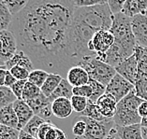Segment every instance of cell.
Returning <instances> with one entry per match:
<instances>
[{
	"instance_id": "obj_6",
	"label": "cell",
	"mask_w": 147,
	"mask_h": 139,
	"mask_svg": "<svg viewBox=\"0 0 147 139\" xmlns=\"http://www.w3.org/2000/svg\"><path fill=\"white\" fill-rule=\"evenodd\" d=\"M114 43V37L110 30H99L94 35L88 47L98 59H101Z\"/></svg>"
},
{
	"instance_id": "obj_37",
	"label": "cell",
	"mask_w": 147,
	"mask_h": 139,
	"mask_svg": "<svg viewBox=\"0 0 147 139\" xmlns=\"http://www.w3.org/2000/svg\"><path fill=\"white\" fill-rule=\"evenodd\" d=\"M105 0H73V3L76 8H87L99 4H103Z\"/></svg>"
},
{
	"instance_id": "obj_13",
	"label": "cell",
	"mask_w": 147,
	"mask_h": 139,
	"mask_svg": "<svg viewBox=\"0 0 147 139\" xmlns=\"http://www.w3.org/2000/svg\"><path fill=\"white\" fill-rule=\"evenodd\" d=\"M13 108L17 115L18 122H19L18 129H19V131H22L24 126L28 123V122L35 116V114L27 103L22 100V99L21 100L17 99L13 103Z\"/></svg>"
},
{
	"instance_id": "obj_31",
	"label": "cell",
	"mask_w": 147,
	"mask_h": 139,
	"mask_svg": "<svg viewBox=\"0 0 147 139\" xmlns=\"http://www.w3.org/2000/svg\"><path fill=\"white\" fill-rule=\"evenodd\" d=\"M88 84L90 85L92 90H93V94H92V97L90 98V100L96 103L103 94H105L106 86H104V85H102L101 83H99L94 80H89Z\"/></svg>"
},
{
	"instance_id": "obj_12",
	"label": "cell",
	"mask_w": 147,
	"mask_h": 139,
	"mask_svg": "<svg viewBox=\"0 0 147 139\" xmlns=\"http://www.w3.org/2000/svg\"><path fill=\"white\" fill-rule=\"evenodd\" d=\"M131 27L137 45L147 48V17L140 14L131 18Z\"/></svg>"
},
{
	"instance_id": "obj_14",
	"label": "cell",
	"mask_w": 147,
	"mask_h": 139,
	"mask_svg": "<svg viewBox=\"0 0 147 139\" xmlns=\"http://www.w3.org/2000/svg\"><path fill=\"white\" fill-rule=\"evenodd\" d=\"M66 78L73 88L87 85L90 80V77H89L87 71L80 65L71 67L67 71Z\"/></svg>"
},
{
	"instance_id": "obj_8",
	"label": "cell",
	"mask_w": 147,
	"mask_h": 139,
	"mask_svg": "<svg viewBox=\"0 0 147 139\" xmlns=\"http://www.w3.org/2000/svg\"><path fill=\"white\" fill-rule=\"evenodd\" d=\"M18 51V43L10 30L0 32V60L6 65Z\"/></svg>"
},
{
	"instance_id": "obj_44",
	"label": "cell",
	"mask_w": 147,
	"mask_h": 139,
	"mask_svg": "<svg viewBox=\"0 0 147 139\" xmlns=\"http://www.w3.org/2000/svg\"><path fill=\"white\" fill-rule=\"evenodd\" d=\"M19 139H37L33 136H31L28 134H26V132H24L23 130L20 131V136H19Z\"/></svg>"
},
{
	"instance_id": "obj_40",
	"label": "cell",
	"mask_w": 147,
	"mask_h": 139,
	"mask_svg": "<svg viewBox=\"0 0 147 139\" xmlns=\"http://www.w3.org/2000/svg\"><path fill=\"white\" fill-rule=\"evenodd\" d=\"M16 81H17V80L12 76L11 73L9 72V70H8V72H7V76H6V80H5L4 86L5 87H8V88H10L14 83L16 82Z\"/></svg>"
},
{
	"instance_id": "obj_1",
	"label": "cell",
	"mask_w": 147,
	"mask_h": 139,
	"mask_svg": "<svg viewBox=\"0 0 147 139\" xmlns=\"http://www.w3.org/2000/svg\"><path fill=\"white\" fill-rule=\"evenodd\" d=\"M75 9L73 0H30L13 16L9 30L37 69L67 76L74 66L69 33Z\"/></svg>"
},
{
	"instance_id": "obj_48",
	"label": "cell",
	"mask_w": 147,
	"mask_h": 139,
	"mask_svg": "<svg viewBox=\"0 0 147 139\" xmlns=\"http://www.w3.org/2000/svg\"><path fill=\"white\" fill-rule=\"evenodd\" d=\"M0 66H6V65H5V63H3V62L1 61V60H0Z\"/></svg>"
},
{
	"instance_id": "obj_5",
	"label": "cell",
	"mask_w": 147,
	"mask_h": 139,
	"mask_svg": "<svg viewBox=\"0 0 147 139\" xmlns=\"http://www.w3.org/2000/svg\"><path fill=\"white\" fill-rule=\"evenodd\" d=\"M134 54L138 61L135 92L138 97L147 102V48L137 45Z\"/></svg>"
},
{
	"instance_id": "obj_32",
	"label": "cell",
	"mask_w": 147,
	"mask_h": 139,
	"mask_svg": "<svg viewBox=\"0 0 147 139\" xmlns=\"http://www.w3.org/2000/svg\"><path fill=\"white\" fill-rule=\"evenodd\" d=\"M70 102H71V106H72L73 111L78 114H81L86 108L88 104V99L84 97H81V96L73 95L70 99Z\"/></svg>"
},
{
	"instance_id": "obj_43",
	"label": "cell",
	"mask_w": 147,
	"mask_h": 139,
	"mask_svg": "<svg viewBox=\"0 0 147 139\" xmlns=\"http://www.w3.org/2000/svg\"><path fill=\"white\" fill-rule=\"evenodd\" d=\"M7 72H8V69L6 68V66H3L2 68H0V86H4Z\"/></svg>"
},
{
	"instance_id": "obj_26",
	"label": "cell",
	"mask_w": 147,
	"mask_h": 139,
	"mask_svg": "<svg viewBox=\"0 0 147 139\" xmlns=\"http://www.w3.org/2000/svg\"><path fill=\"white\" fill-rule=\"evenodd\" d=\"M49 74L50 73H48L47 71H45V70L36 68L30 72L27 81L32 83V84L36 85V86H38V88H41L42 85L44 84L45 80H47Z\"/></svg>"
},
{
	"instance_id": "obj_11",
	"label": "cell",
	"mask_w": 147,
	"mask_h": 139,
	"mask_svg": "<svg viewBox=\"0 0 147 139\" xmlns=\"http://www.w3.org/2000/svg\"><path fill=\"white\" fill-rule=\"evenodd\" d=\"M116 73L121 75L124 78L128 80L135 86L136 78L138 74V61L135 54L128 57L115 67Z\"/></svg>"
},
{
	"instance_id": "obj_45",
	"label": "cell",
	"mask_w": 147,
	"mask_h": 139,
	"mask_svg": "<svg viewBox=\"0 0 147 139\" xmlns=\"http://www.w3.org/2000/svg\"><path fill=\"white\" fill-rule=\"evenodd\" d=\"M55 139H67V134H66L63 130H61L60 128H59V130H58V134H57V136H56Z\"/></svg>"
},
{
	"instance_id": "obj_33",
	"label": "cell",
	"mask_w": 147,
	"mask_h": 139,
	"mask_svg": "<svg viewBox=\"0 0 147 139\" xmlns=\"http://www.w3.org/2000/svg\"><path fill=\"white\" fill-rule=\"evenodd\" d=\"M20 131L0 124V139H19Z\"/></svg>"
},
{
	"instance_id": "obj_3",
	"label": "cell",
	"mask_w": 147,
	"mask_h": 139,
	"mask_svg": "<svg viewBox=\"0 0 147 139\" xmlns=\"http://www.w3.org/2000/svg\"><path fill=\"white\" fill-rule=\"evenodd\" d=\"M143 102L138 97L135 89L132 90L125 98L118 102L113 122L117 126H128L133 124H141L142 118L140 117L138 109Z\"/></svg>"
},
{
	"instance_id": "obj_51",
	"label": "cell",
	"mask_w": 147,
	"mask_h": 139,
	"mask_svg": "<svg viewBox=\"0 0 147 139\" xmlns=\"http://www.w3.org/2000/svg\"><path fill=\"white\" fill-rule=\"evenodd\" d=\"M75 139H80V138H75Z\"/></svg>"
},
{
	"instance_id": "obj_41",
	"label": "cell",
	"mask_w": 147,
	"mask_h": 139,
	"mask_svg": "<svg viewBox=\"0 0 147 139\" xmlns=\"http://www.w3.org/2000/svg\"><path fill=\"white\" fill-rule=\"evenodd\" d=\"M138 112H139L140 117H141L142 119V118L147 117V102L146 101H143L141 104V106H139Z\"/></svg>"
},
{
	"instance_id": "obj_49",
	"label": "cell",
	"mask_w": 147,
	"mask_h": 139,
	"mask_svg": "<svg viewBox=\"0 0 147 139\" xmlns=\"http://www.w3.org/2000/svg\"><path fill=\"white\" fill-rule=\"evenodd\" d=\"M145 16L147 17V10H146V13H145Z\"/></svg>"
},
{
	"instance_id": "obj_16",
	"label": "cell",
	"mask_w": 147,
	"mask_h": 139,
	"mask_svg": "<svg viewBox=\"0 0 147 139\" xmlns=\"http://www.w3.org/2000/svg\"><path fill=\"white\" fill-rule=\"evenodd\" d=\"M52 112L53 115L58 119H67L73 112L70 99L58 98L52 103Z\"/></svg>"
},
{
	"instance_id": "obj_17",
	"label": "cell",
	"mask_w": 147,
	"mask_h": 139,
	"mask_svg": "<svg viewBox=\"0 0 147 139\" xmlns=\"http://www.w3.org/2000/svg\"><path fill=\"white\" fill-rule=\"evenodd\" d=\"M5 65L8 70H9L14 66L23 67V68H26V70H28L29 72L34 70V65L30 60V58L23 51H20V49H18L15 55L8 63H6Z\"/></svg>"
},
{
	"instance_id": "obj_10",
	"label": "cell",
	"mask_w": 147,
	"mask_h": 139,
	"mask_svg": "<svg viewBox=\"0 0 147 139\" xmlns=\"http://www.w3.org/2000/svg\"><path fill=\"white\" fill-rule=\"evenodd\" d=\"M26 103L33 110L35 115L39 116L45 120H49V119L53 115L52 102L42 92L38 97L34 98L33 100L27 101Z\"/></svg>"
},
{
	"instance_id": "obj_21",
	"label": "cell",
	"mask_w": 147,
	"mask_h": 139,
	"mask_svg": "<svg viewBox=\"0 0 147 139\" xmlns=\"http://www.w3.org/2000/svg\"><path fill=\"white\" fill-rule=\"evenodd\" d=\"M73 87L69 83V81L67 80L66 78H63V80L61 81L59 86L56 88V90L53 92V94L49 97V100L52 103L58 98H67L71 99L73 96Z\"/></svg>"
},
{
	"instance_id": "obj_39",
	"label": "cell",
	"mask_w": 147,
	"mask_h": 139,
	"mask_svg": "<svg viewBox=\"0 0 147 139\" xmlns=\"http://www.w3.org/2000/svg\"><path fill=\"white\" fill-rule=\"evenodd\" d=\"M55 125L53 122H51L50 120H47L44 123L41 124V126L39 127V130L38 132V136L37 139H45L46 135H47L48 132L50 131V129Z\"/></svg>"
},
{
	"instance_id": "obj_7",
	"label": "cell",
	"mask_w": 147,
	"mask_h": 139,
	"mask_svg": "<svg viewBox=\"0 0 147 139\" xmlns=\"http://www.w3.org/2000/svg\"><path fill=\"white\" fill-rule=\"evenodd\" d=\"M135 86L119 74H116L111 82L107 85L105 94H111L118 102L125 98L129 92L134 90Z\"/></svg>"
},
{
	"instance_id": "obj_15",
	"label": "cell",
	"mask_w": 147,
	"mask_h": 139,
	"mask_svg": "<svg viewBox=\"0 0 147 139\" xmlns=\"http://www.w3.org/2000/svg\"><path fill=\"white\" fill-rule=\"evenodd\" d=\"M100 113L106 119H113L117 108V101L111 94H105L96 102Z\"/></svg>"
},
{
	"instance_id": "obj_27",
	"label": "cell",
	"mask_w": 147,
	"mask_h": 139,
	"mask_svg": "<svg viewBox=\"0 0 147 139\" xmlns=\"http://www.w3.org/2000/svg\"><path fill=\"white\" fill-rule=\"evenodd\" d=\"M122 13L129 18L140 15L141 14V9H140L139 0H125Z\"/></svg>"
},
{
	"instance_id": "obj_42",
	"label": "cell",
	"mask_w": 147,
	"mask_h": 139,
	"mask_svg": "<svg viewBox=\"0 0 147 139\" xmlns=\"http://www.w3.org/2000/svg\"><path fill=\"white\" fill-rule=\"evenodd\" d=\"M114 125H115V124H114ZM104 139H121L119 135H118V133L115 129V126H113L112 128V130L109 132V134H107V136Z\"/></svg>"
},
{
	"instance_id": "obj_2",
	"label": "cell",
	"mask_w": 147,
	"mask_h": 139,
	"mask_svg": "<svg viewBox=\"0 0 147 139\" xmlns=\"http://www.w3.org/2000/svg\"><path fill=\"white\" fill-rule=\"evenodd\" d=\"M110 31L114 37L113 45L123 52L125 58L133 55L137 43L132 32L131 18L125 16L122 12L113 15Z\"/></svg>"
},
{
	"instance_id": "obj_18",
	"label": "cell",
	"mask_w": 147,
	"mask_h": 139,
	"mask_svg": "<svg viewBox=\"0 0 147 139\" xmlns=\"http://www.w3.org/2000/svg\"><path fill=\"white\" fill-rule=\"evenodd\" d=\"M0 124L19 130L18 129L19 122H18L16 113L14 111L13 104L6 106L0 109Z\"/></svg>"
},
{
	"instance_id": "obj_38",
	"label": "cell",
	"mask_w": 147,
	"mask_h": 139,
	"mask_svg": "<svg viewBox=\"0 0 147 139\" xmlns=\"http://www.w3.org/2000/svg\"><path fill=\"white\" fill-rule=\"evenodd\" d=\"M125 2V1H121V0H109L108 1L109 8L113 15L122 12Z\"/></svg>"
},
{
	"instance_id": "obj_4",
	"label": "cell",
	"mask_w": 147,
	"mask_h": 139,
	"mask_svg": "<svg viewBox=\"0 0 147 139\" xmlns=\"http://www.w3.org/2000/svg\"><path fill=\"white\" fill-rule=\"evenodd\" d=\"M80 66L87 71L90 80H94L107 87L113 77L117 74L114 67L98 60L96 57L89 58L82 62Z\"/></svg>"
},
{
	"instance_id": "obj_19",
	"label": "cell",
	"mask_w": 147,
	"mask_h": 139,
	"mask_svg": "<svg viewBox=\"0 0 147 139\" xmlns=\"http://www.w3.org/2000/svg\"><path fill=\"white\" fill-rule=\"evenodd\" d=\"M114 126L121 139H142L141 124H133V125L128 126Z\"/></svg>"
},
{
	"instance_id": "obj_30",
	"label": "cell",
	"mask_w": 147,
	"mask_h": 139,
	"mask_svg": "<svg viewBox=\"0 0 147 139\" xmlns=\"http://www.w3.org/2000/svg\"><path fill=\"white\" fill-rule=\"evenodd\" d=\"M40 94H41L40 88H38V86H36V85L27 81L26 83V86H24V89L22 100L26 101V102L33 100L34 98L38 97Z\"/></svg>"
},
{
	"instance_id": "obj_46",
	"label": "cell",
	"mask_w": 147,
	"mask_h": 139,
	"mask_svg": "<svg viewBox=\"0 0 147 139\" xmlns=\"http://www.w3.org/2000/svg\"><path fill=\"white\" fill-rule=\"evenodd\" d=\"M142 139H147V128L142 127Z\"/></svg>"
},
{
	"instance_id": "obj_25",
	"label": "cell",
	"mask_w": 147,
	"mask_h": 139,
	"mask_svg": "<svg viewBox=\"0 0 147 139\" xmlns=\"http://www.w3.org/2000/svg\"><path fill=\"white\" fill-rule=\"evenodd\" d=\"M13 19L9 10L5 6L2 0H0V32L9 30Z\"/></svg>"
},
{
	"instance_id": "obj_36",
	"label": "cell",
	"mask_w": 147,
	"mask_h": 139,
	"mask_svg": "<svg viewBox=\"0 0 147 139\" xmlns=\"http://www.w3.org/2000/svg\"><path fill=\"white\" fill-rule=\"evenodd\" d=\"M26 82H27V80H17L16 82L10 87V90L13 92V94L15 95L16 98L19 99V100H21L23 97L24 89Z\"/></svg>"
},
{
	"instance_id": "obj_9",
	"label": "cell",
	"mask_w": 147,
	"mask_h": 139,
	"mask_svg": "<svg viewBox=\"0 0 147 139\" xmlns=\"http://www.w3.org/2000/svg\"><path fill=\"white\" fill-rule=\"evenodd\" d=\"M87 130L84 136L80 139H104L114 126L113 120H106L104 122H96L86 118Z\"/></svg>"
},
{
	"instance_id": "obj_34",
	"label": "cell",
	"mask_w": 147,
	"mask_h": 139,
	"mask_svg": "<svg viewBox=\"0 0 147 139\" xmlns=\"http://www.w3.org/2000/svg\"><path fill=\"white\" fill-rule=\"evenodd\" d=\"M72 92H73V95L75 96H81V97L90 99L93 94V90L90 85L87 84V85H84V86L74 87Z\"/></svg>"
},
{
	"instance_id": "obj_23",
	"label": "cell",
	"mask_w": 147,
	"mask_h": 139,
	"mask_svg": "<svg viewBox=\"0 0 147 139\" xmlns=\"http://www.w3.org/2000/svg\"><path fill=\"white\" fill-rule=\"evenodd\" d=\"M45 122H47V120H45L44 119H42L39 116H37L35 115L32 119L28 122V123L26 124L24 128L23 129L24 132H26V134H28L31 136H33L35 138H37L38 136V132L39 130V127L41 126L42 123H44Z\"/></svg>"
},
{
	"instance_id": "obj_35",
	"label": "cell",
	"mask_w": 147,
	"mask_h": 139,
	"mask_svg": "<svg viewBox=\"0 0 147 139\" xmlns=\"http://www.w3.org/2000/svg\"><path fill=\"white\" fill-rule=\"evenodd\" d=\"M9 72L11 73V75L17 80H27L28 77H29V74H30V72L28 70L20 66L12 67V68L9 69Z\"/></svg>"
},
{
	"instance_id": "obj_50",
	"label": "cell",
	"mask_w": 147,
	"mask_h": 139,
	"mask_svg": "<svg viewBox=\"0 0 147 139\" xmlns=\"http://www.w3.org/2000/svg\"><path fill=\"white\" fill-rule=\"evenodd\" d=\"M2 67H3V66H0V68H2Z\"/></svg>"
},
{
	"instance_id": "obj_22",
	"label": "cell",
	"mask_w": 147,
	"mask_h": 139,
	"mask_svg": "<svg viewBox=\"0 0 147 139\" xmlns=\"http://www.w3.org/2000/svg\"><path fill=\"white\" fill-rule=\"evenodd\" d=\"M79 116H82L88 119H91L93 120H96V122H104L106 120H111V119H106L102 116V114L100 113L98 106L95 102L91 101L90 99H88V104L86 108L84 109V112L79 114Z\"/></svg>"
},
{
	"instance_id": "obj_29",
	"label": "cell",
	"mask_w": 147,
	"mask_h": 139,
	"mask_svg": "<svg viewBox=\"0 0 147 139\" xmlns=\"http://www.w3.org/2000/svg\"><path fill=\"white\" fill-rule=\"evenodd\" d=\"M2 1L7 8H8V9L9 10V12L12 16H15L17 14H19L26 8L28 2H29V1H26V0H9V1L2 0Z\"/></svg>"
},
{
	"instance_id": "obj_24",
	"label": "cell",
	"mask_w": 147,
	"mask_h": 139,
	"mask_svg": "<svg viewBox=\"0 0 147 139\" xmlns=\"http://www.w3.org/2000/svg\"><path fill=\"white\" fill-rule=\"evenodd\" d=\"M87 130L86 118L82 116H78L74 119L72 123V134L76 138H82L84 136Z\"/></svg>"
},
{
	"instance_id": "obj_28",
	"label": "cell",
	"mask_w": 147,
	"mask_h": 139,
	"mask_svg": "<svg viewBox=\"0 0 147 139\" xmlns=\"http://www.w3.org/2000/svg\"><path fill=\"white\" fill-rule=\"evenodd\" d=\"M16 100V96L13 94L10 88L0 86V109L6 106L13 104Z\"/></svg>"
},
{
	"instance_id": "obj_47",
	"label": "cell",
	"mask_w": 147,
	"mask_h": 139,
	"mask_svg": "<svg viewBox=\"0 0 147 139\" xmlns=\"http://www.w3.org/2000/svg\"><path fill=\"white\" fill-rule=\"evenodd\" d=\"M141 126H142V127H144V128H147V117L142 118V119Z\"/></svg>"
},
{
	"instance_id": "obj_20",
	"label": "cell",
	"mask_w": 147,
	"mask_h": 139,
	"mask_svg": "<svg viewBox=\"0 0 147 139\" xmlns=\"http://www.w3.org/2000/svg\"><path fill=\"white\" fill-rule=\"evenodd\" d=\"M63 78H64L58 74L50 73L47 80H45L44 84L42 85V87L40 88L41 92L46 97L49 98L50 96L53 94V92L56 90V88L59 86V84L61 83V81L63 80Z\"/></svg>"
}]
</instances>
